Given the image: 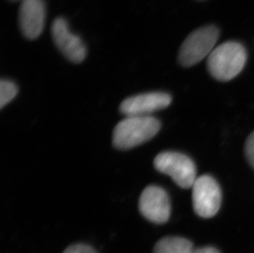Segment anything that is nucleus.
Listing matches in <instances>:
<instances>
[{
    "mask_svg": "<svg viewBox=\"0 0 254 253\" xmlns=\"http://www.w3.org/2000/svg\"><path fill=\"white\" fill-rule=\"evenodd\" d=\"M51 34L58 50L71 62L79 63L85 60L86 49L82 39L72 33L67 21L58 17L51 26Z\"/></svg>",
    "mask_w": 254,
    "mask_h": 253,
    "instance_id": "423d86ee",
    "label": "nucleus"
},
{
    "mask_svg": "<svg viewBox=\"0 0 254 253\" xmlns=\"http://www.w3.org/2000/svg\"><path fill=\"white\" fill-rule=\"evenodd\" d=\"M139 210L141 215L151 222L158 225L167 222L170 215L168 194L160 187H147L140 196Z\"/></svg>",
    "mask_w": 254,
    "mask_h": 253,
    "instance_id": "0eeeda50",
    "label": "nucleus"
},
{
    "mask_svg": "<svg viewBox=\"0 0 254 253\" xmlns=\"http://www.w3.org/2000/svg\"><path fill=\"white\" fill-rule=\"evenodd\" d=\"M245 153L248 160L254 169V131L250 134L245 143Z\"/></svg>",
    "mask_w": 254,
    "mask_h": 253,
    "instance_id": "ddd939ff",
    "label": "nucleus"
},
{
    "mask_svg": "<svg viewBox=\"0 0 254 253\" xmlns=\"http://www.w3.org/2000/svg\"><path fill=\"white\" fill-rule=\"evenodd\" d=\"M17 92L18 89L14 82L7 79H2L0 81V108L2 109L13 100Z\"/></svg>",
    "mask_w": 254,
    "mask_h": 253,
    "instance_id": "9b49d317",
    "label": "nucleus"
},
{
    "mask_svg": "<svg viewBox=\"0 0 254 253\" xmlns=\"http://www.w3.org/2000/svg\"><path fill=\"white\" fill-rule=\"evenodd\" d=\"M192 204L195 212L202 218H211L218 212L221 191L216 180L208 175L197 178L192 185Z\"/></svg>",
    "mask_w": 254,
    "mask_h": 253,
    "instance_id": "39448f33",
    "label": "nucleus"
},
{
    "mask_svg": "<svg viewBox=\"0 0 254 253\" xmlns=\"http://www.w3.org/2000/svg\"><path fill=\"white\" fill-rule=\"evenodd\" d=\"M192 253H220V252L217 249H215V248L206 247V248L194 249Z\"/></svg>",
    "mask_w": 254,
    "mask_h": 253,
    "instance_id": "4468645a",
    "label": "nucleus"
},
{
    "mask_svg": "<svg viewBox=\"0 0 254 253\" xmlns=\"http://www.w3.org/2000/svg\"><path fill=\"white\" fill-rule=\"evenodd\" d=\"M171 97L165 92H149L131 96L123 101L120 111L127 117L151 116L150 114L163 110L170 105Z\"/></svg>",
    "mask_w": 254,
    "mask_h": 253,
    "instance_id": "6e6552de",
    "label": "nucleus"
},
{
    "mask_svg": "<svg viewBox=\"0 0 254 253\" xmlns=\"http://www.w3.org/2000/svg\"><path fill=\"white\" fill-rule=\"evenodd\" d=\"M194 249L190 240L180 237H166L155 245L153 253H192Z\"/></svg>",
    "mask_w": 254,
    "mask_h": 253,
    "instance_id": "9d476101",
    "label": "nucleus"
},
{
    "mask_svg": "<svg viewBox=\"0 0 254 253\" xmlns=\"http://www.w3.org/2000/svg\"><path fill=\"white\" fill-rule=\"evenodd\" d=\"M18 22L21 31L26 38H38L43 31L46 22V5L43 0L21 1Z\"/></svg>",
    "mask_w": 254,
    "mask_h": 253,
    "instance_id": "1a4fd4ad",
    "label": "nucleus"
},
{
    "mask_svg": "<svg viewBox=\"0 0 254 253\" xmlns=\"http://www.w3.org/2000/svg\"><path fill=\"white\" fill-rule=\"evenodd\" d=\"M10 1H13V2H17V1H20V2H21V1H22V0H10Z\"/></svg>",
    "mask_w": 254,
    "mask_h": 253,
    "instance_id": "2eb2a0df",
    "label": "nucleus"
},
{
    "mask_svg": "<svg viewBox=\"0 0 254 253\" xmlns=\"http://www.w3.org/2000/svg\"><path fill=\"white\" fill-rule=\"evenodd\" d=\"M63 253H97V252L89 245L77 244L68 247Z\"/></svg>",
    "mask_w": 254,
    "mask_h": 253,
    "instance_id": "f8f14e48",
    "label": "nucleus"
},
{
    "mask_svg": "<svg viewBox=\"0 0 254 253\" xmlns=\"http://www.w3.org/2000/svg\"><path fill=\"white\" fill-rule=\"evenodd\" d=\"M216 26H206L195 30L183 42L179 52V62L184 67H191L201 62L213 51L218 41Z\"/></svg>",
    "mask_w": 254,
    "mask_h": 253,
    "instance_id": "7ed1b4c3",
    "label": "nucleus"
},
{
    "mask_svg": "<svg viewBox=\"0 0 254 253\" xmlns=\"http://www.w3.org/2000/svg\"><path fill=\"white\" fill-rule=\"evenodd\" d=\"M247 60V53L241 44L228 41L214 49L207 59L211 76L220 81H230L242 71Z\"/></svg>",
    "mask_w": 254,
    "mask_h": 253,
    "instance_id": "f03ea898",
    "label": "nucleus"
},
{
    "mask_svg": "<svg viewBox=\"0 0 254 253\" xmlns=\"http://www.w3.org/2000/svg\"><path fill=\"white\" fill-rule=\"evenodd\" d=\"M156 170L172 178L183 189L192 188L197 178L194 163L187 155L175 151H165L154 160Z\"/></svg>",
    "mask_w": 254,
    "mask_h": 253,
    "instance_id": "20e7f679",
    "label": "nucleus"
},
{
    "mask_svg": "<svg viewBox=\"0 0 254 253\" xmlns=\"http://www.w3.org/2000/svg\"><path fill=\"white\" fill-rule=\"evenodd\" d=\"M161 128L158 120L152 116H130L119 123L113 132L114 146L127 151L156 136Z\"/></svg>",
    "mask_w": 254,
    "mask_h": 253,
    "instance_id": "f257e3e1",
    "label": "nucleus"
}]
</instances>
